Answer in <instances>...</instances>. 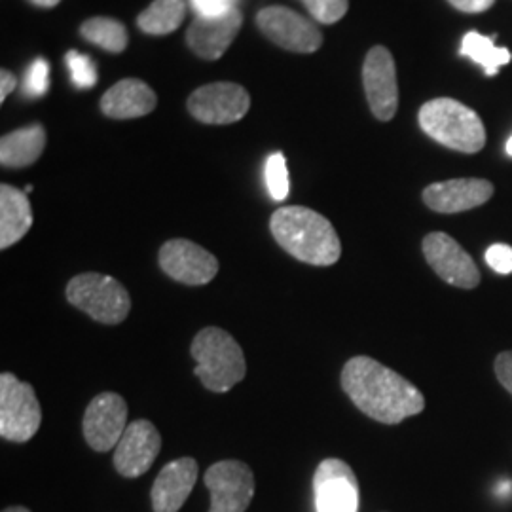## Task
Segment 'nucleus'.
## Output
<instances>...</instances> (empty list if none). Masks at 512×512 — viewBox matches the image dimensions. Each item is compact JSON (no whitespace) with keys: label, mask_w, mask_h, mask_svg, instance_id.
I'll return each instance as SVG.
<instances>
[{"label":"nucleus","mask_w":512,"mask_h":512,"mask_svg":"<svg viewBox=\"0 0 512 512\" xmlns=\"http://www.w3.org/2000/svg\"><path fill=\"white\" fill-rule=\"evenodd\" d=\"M494 370L499 384L503 385L512 397V349L503 351L495 357Z\"/></svg>","instance_id":"7c9ffc66"},{"label":"nucleus","mask_w":512,"mask_h":512,"mask_svg":"<svg viewBox=\"0 0 512 512\" xmlns=\"http://www.w3.org/2000/svg\"><path fill=\"white\" fill-rule=\"evenodd\" d=\"M486 262H488V266H490L494 272H497V274H512L511 245L495 243L492 247H488V251H486Z\"/></svg>","instance_id":"c756f323"},{"label":"nucleus","mask_w":512,"mask_h":512,"mask_svg":"<svg viewBox=\"0 0 512 512\" xmlns=\"http://www.w3.org/2000/svg\"><path fill=\"white\" fill-rule=\"evenodd\" d=\"M198 461L181 458L167 463L152 486V509L154 512H179L188 495L192 494L198 480Z\"/></svg>","instance_id":"f3484780"},{"label":"nucleus","mask_w":512,"mask_h":512,"mask_svg":"<svg viewBox=\"0 0 512 512\" xmlns=\"http://www.w3.org/2000/svg\"><path fill=\"white\" fill-rule=\"evenodd\" d=\"M456 10L465 12V14H480L490 10L495 4V0H448Z\"/></svg>","instance_id":"2f4dec72"},{"label":"nucleus","mask_w":512,"mask_h":512,"mask_svg":"<svg viewBox=\"0 0 512 512\" xmlns=\"http://www.w3.org/2000/svg\"><path fill=\"white\" fill-rule=\"evenodd\" d=\"M313 497L317 512L359 511V482L346 461L329 458L319 463L313 475Z\"/></svg>","instance_id":"f8f14e48"},{"label":"nucleus","mask_w":512,"mask_h":512,"mask_svg":"<svg viewBox=\"0 0 512 512\" xmlns=\"http://www.w3.org/2000/svg\"><path fill=\"white\" fill-rule=\"evenodd\" d=\"M46 147V131L40 124L16 129L0 139V164L21 169L38 162Z\"/></svg>","instance_id":"412c9836"},{"label":"nucleus","mask_w":512,"mask_h":512,"mask_svg":"<svg viewBox=\"0 0 512 512\" xmlns=\"http://www.w3.org/2000/svg\"><path fill=\"white\" fill-rule=\"evenodd\" d=\"M507 154H509V156H512V137L511 139H509V143H507Z\"/></svg>","instance_id":"c9c22d12"},{"label":"nucleus","mask_w":512,"mask_h":512,"mask_svg":"<svg viewBox=\"0 0 512 512\" xmlns=\"http://www.w3.org/2000/svg\"><path fill=\"white\" fill-rule=\"evenodd\" d=\"M270 230L281 249L304 264L332 266L342 255V243L332 222L308 207L277 209L270 219Z\"/></svg>","instance_id":"f03ea898"},{"label":"nucleus","mask_w":512,"mask_h":512,"mask_svg":"<svg viewBox=\"0 0 512 512\" xmlns=\"http://www.w3.org/2000/svg\"><path fill=\"white\" fill-rule=\"evenodd\" d=\"M241 23H243V16L239 10L219 18L196 16L190 29L186 31V42L198 57L215 61L224 55V52L230 48V44L234 42V38L238 37Z\"/></svg>","instance_id":"a211bd4d"},{"label":"nucleus","mask_w":512,"mask_h":512,"mask_svg":"<svg viewBox=\"0 0 512 512\" xmlns=\"http://www.w3.org/2000/svg\"><path fill=\"white\" fill-rule=\"evenodd\" d=\"M459 54L467 55L473 59L476 65L484 69L488 76H495L499 73V67L509 65L512 55L507 48H497L494 44V37H484L476 31H471L463 37Z\"/></svg>","instance_id":"5701e85b"},{"label":"nucleus","mask_w":512,"mask_h":512,"mask_svg":"<svg viewBox=\"0 0 512 512\" xmlns=\"http://www.w3.org/2000/svg\"><path fill=\"white\" fill-rule=\"evenodd\" d=\"M363 84L372 114L382 122L393 120L399 109V84L395 59L384 46H374L366 54Z\"/></svg>","instance_id":"4468645a"},{"label":"nucleus","mask_w":512,"mask_h":512,"mask_svg":"<svg viewBox=\"0 0 512 512\" xmlns=\"http://www.w3.org/2000/svg\"><path fill=\"white\" fill-rule=\"evenodd\" d=\"M256 25L274 44L296 54H313L323 44V35L317 25L285 6H268L260 10Z\"/></svg>","instance_id":"6e6552de"},{"label":"nucleus","mask_w":512,"mask_h":512,"mask_svg":"<svg viewBox=\"0 0 512 512\" xmlns=\"http://www.w3.org/2000/svg\"><path fill=\"white\" fill-rule=\"evenodd\" d=\"M80 33L88 42L107 50L110 54H122L128 48V31L116 19H88L80 27Z\"/></svg>","instance_id":"b1692460"},{"label":"nucleus","mask_w":512,"mask_h":512,"mask_svg":"<svg viewBox=\"0 0 512 512\" xmlns=\"http://www.w3.org/2000/svg\"><path fill=\"white\" fill-rule=\"evenodd\" d=\"M33 226V209L23 190L12 184L0 186V249L16 245Z\"/></svg>","instance_id":"aec40b11"},{"label":"nucleus","mask_w":512,"mask_h":512,"mask_svg":"<svg viewBox=\"0 0 512 512\" xmlns=\"http://www.w3.org/2000/svg\"><path fill=\"white\" fill-rule=\"evenodd\" d=\"M420 128L442 147L476 154L486 145V129L475 110L456 99L440 97L421 107Z\"/></svg>","instance_id":"20e7f679"},{"label":"nucleus","mask_w":512,"mask_h":512,"mask_svg":"<svg viewBox=\"0 0 512 512\" xmlns=\"http://www.w3.org/2000/svg\"><path fill=\"white\" fill-rule=\"evenodd\" d=\"M190 6L202 18H219L238 10V0H190Z\"/></svg>","instance_id":"c85d7f7f"},{"label":"nucleus","mask_w":512,"mask_h":512,"mask_svg":"<svg viewBox=\"0 0 512 512\" xmlns=\"http://www.w3.org/2000/svg\"><path fill=\"white\" fill-rule=\"evenodd\" d=\"M2 512H31L29 509H25V507H8V509H4Z\"/></svg>","instance_id":"f704fd0d"},{"label":"nucleus","mask_w":512,"mask_h":512,"mask_svg":"<svg viewBox=\"0 0 512 512\" xmlns=\"http://www.w3.org/2000/svg\"><path fill=\"white\" fill-rule=\"evenodd\" d=\"M31 192H33V186H31V184H29V186H27V188H25V194H31Z\"/></svg>","instance_id":"e433bc0d"},{"label":"nucleus","mask_w":512,"mask_h":512,"mask_svg":"<svg viewBox=\"0 0 512 512\" xmlns=\"http://www.w3.org/2000/svg\"><path fill=\"white\" fill-rule=\"evenodd\" d=\"M186 6V0H154L145 12L139 14L137 25L147 35H169L183 23Z\"/></svg>","instance_id":"4be33fe9"},{"label":"nucleus","mask_w":512,"mask_h":512,"mask_svg":"<svg viewBox=\"0 0 512 512\" xmlns=\"http://www.w3.org/2000/svg\"><path fill=\"white\" fill-rule=\"evenodd\" d=\"M264 179H266L268 194L272 196L274 202L287 200L289 190H291V181H289L287 160L281 152H274L268 156L266 165H264Z\"/></svg>","instance_id":"393cba45"},{"label":"nucleus","mask_w":512,"mask_h":512,"mask_svg":"<svg viewBox=\"0 0 512 512\" xmlns=\"http://www.w3.org/2000/svg\"><path fill=\"white\" fill-rule=\"evenodd\" d=\"M21 88H23L21 90L23 95L29 97V99H37V97H42L44 93L48 92V88H50V65L44 57H38L29 65Z\"/></svg>","instance_id":"bb28decb"},{"label":"nucleus","mask_w":512,"mask_h":512,"mask_svg":"<svg viewBox=\"0 0 512 512\" xmlns=\"http://www.w3.org/2000/svg\"><path fill=\"white\" fill-rule=\"evenodd\" d=\"M310 10L313 19L319 23L332 25L348 14V0H302Z\"/></svg>","instance_id":"cd10ccee"},{"label":"nucleus","mask_w":512,"mask_h":512,"mask_svg":"<svg viewBox=\"0 0 512 512\" xmlns=\"http://www.w3.org/2000/svg\"><path fill=\"white\" fill-rule=\"evenodd\" d=\"M65 61H67V69L71 73V82H73L74 88L76 90H92L99 80L97 65L92 57L73 50L65 55Z\"/></svg>","instance_id":"a878e982"},{"label":"nucleus","mask_w":512,"mask_h":512,"mask_svg":"<svg viewBox=\"0 0 512 512\" xmlns=\"http://www.w3.org/2000/svg\"><path fill=\"white\" fill-rule=\"evenodd\" d=\"M42 423V408L35 387L12 372L0 376V437L10 442L33 439Z\"/></svg>","instance_id":"423d86ee"},{"label":"nucleus","mask_w":512,"mask_h":512,"mask_svg":"<svg viewBox=\"0 0 512 512\" xmlns=\"http://www.w3.org/2000/svg\"><path fill=\"white\" fill-rule=\"evenodd\" d=\"M421 196L431 211L456 215L488 202L494 196V184L486 179H452L429 184Z\"/></svg>","instance_id":"dca6fc26"},{"label":"nucleus","mask_w":512,"mask_h":512,"mask_svg":"<svg viewBox=\"0 0 512 512\" xmlns=\"http://www.w3.org/2000/svg\"><path fill=\"white\" fill-rule=\"evenodd\" d=\"M156 93L137 78H126L114 84L101 99V110L114 120H131L147 116L156 109Z\"/></svg>","instance_id":"6ab92c4d"},{"label":"nucleus","mask_w":512,"mask_h":512,"mask_svg":"<svg viewBox=\"0 0 512 512\" xmlns=\"http://www.w3.org/2000/svg\"><path fill=\"white\" fill-rule=\"evenodd\" d=\"M162 450V437L154 423L135 420L129 423L114 448V467L126 478L145 475Z\"/></svg>","instance_id":"2eb2a0df"},{"label":"nucleus","mask_w":512,"mask_h":512,"mask_svg":"<svg viewBox=\"0 0 512 512\" xmlns=\"http://www.w3.org/2000/svg\"><path fill=\"white\" fill-rule=\"evenodd\" d=\"M158 260L165 274L190 287L207 285L219 274L217 256L190 239L165 241Z\"/></svg>","instance_id":"9b49d317"},{"label":"nucleus","mask_w":512,"mask_h":512,"mask_svg":"<svg viewBox=\"0 0 512 512\" xmlns=\"http://www.w3.org/2000/svg\"><path fill=\"white\" fill-rule=\"evenodd\" d=\"M251 107V95L234 82H215L198 88L188 99V112L202 124L226 126L239 122Z\"/></svg>","instance_id":"9d476101"},{"label":"nucleus","mask_w":512,"mask_h":512,"mask_svg":"<svg viewBox=\"0 0 512 512\" xmlns=\"http://www.w3.org/2000/svg\"><path fill=\"white\" fill-rule=\"evenodd\" d=\"M423 256L431 270L448 285L471 291L480 285V272L473 256L458 241L444 232L427 234L421 243Z\"/></svg>","instance_id":"1a4fd4ad"},{"label":"nucleus","mask_w":512,"mask_h":512,"mask_svg":"<svg viewBox=\"0 0 512 512\" xmlns=\"http://www.w3.org/2000/svg\"><path fill=\"white\" fill-rule=\"evenodd\" d=\"M65 294L71 306L88 313L101 325H120L131 310L128 289L110 275L95 272L74 275Z\"/></svg>","instance_id":"39448f33"},{"label":"nucleus","mask_w":512,"mask_h":512,"mask_svg":"<svg viewBox=\"0 0 512 512\" xmlns=\"http://www.w3.org/2000/svg\"><path fill=\"white\" fill-rule=\"evenodd\" d=\"M190 353L196 361L194 374L200 378L203 387L213 393L230 391L247 374L243 349L230 332L219 327L200 330Z\"/></svg>","instance_id":"7ed1b4c3"},{"label":"nucleus","mask_w":512,"mask_h":512,"mask_svg":"<svg viewBox=\"0 0 512 512\" xmlns=\"http://www.w3.org/2000/svg\"><path fill=\"white\" fill-rule=\"evenodd\" d=\"M16 84H18V80H16V76L10 73V71H2V73H0V101H2V103L6 101V97H8L10 93L16 90Z\"/></svg>","instance_id":"473e14b6"},{"label":"nucleus","mask_w":512,"mask_h":512,"mask_svg":"<svg viewBox=\"0 0 512 512\" xmlns=\"http://www.w3.org/2000/svg\"><path fill=\"white\" fill-rule=\"evenodd\" d=\"M128 404L118 393H99L88 404L82 421L84 439L95 452H109L118 446L128 427Z\"/></svg>","instance_id":"ddd939ff"},{"label":"nucleus","mask_w":512,"mask_h":512,"mask_svg":"<svg viewBox=\"0 0 512 512\" xmlns=\"http://www.w3.org/2000/svg\"><path fill=\"white\" fill-rule=\"evenodd\" d=\"M211 494L209 512H245L255 495V475L243 461L224 459L211 465L205 476Z\"/></svg>","instance_id":"0eeeda50"},{"label":"nucleus","mask_w":512,"mask_h":512,"mask_svg":"<svg viewBox=\"0 0 512 512\" xmlns=\"http://www.w3.org/2000/svg\"><path fill=\"white\" fill-rule=\"evenodd\" d=\"M340 382L351 403L385 425H397L425 408V397L416 385L366 355L349 359Z\"/></svg>","instance_id":"f257e3e1"},{"label":"nucleus","mask_w":512,"mask_h":512,"mask_svg":"<svg viewBox=\"0 0 512 512\" xmlns=\"http://www.w3.org/2000/svg\"><path fill=\"white\" fill-rule=\"evenodd\" d=\"M29 2H33L38 8H54L61 0H29Z\"/></svg>","instance_id":"72a5a7b5"}]
</instances>
